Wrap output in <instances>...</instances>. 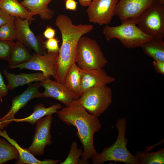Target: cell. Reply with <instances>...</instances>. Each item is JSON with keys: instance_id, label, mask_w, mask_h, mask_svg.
Masks as SVG:
<instances>
[{"instance_id": "6da1fadb", "label": "cell", "mask_w": 164, "mask_h": 164, "mask_svg": "<svg viewBox=\"0 0 164 164\" xmlns=\"http://www.w3.org/2000/svg\"><path fill=\"white\" fill-rule=\"evenodd\" d=\"M55 24L60 30L62 42L56 65L57 82L63 83L66 74L72 64L76 63L78 43L80 38L94 29L91 24H73L67 15L61 14L57 16Z\"/></svg>"}, {"instance_id": "7a4b0ae2", "label": "cell", "mask_w": 164, "mask_h": 164, "mask_svg": "<svg viewBox=\"0 0 164 164\" xmlns=\"http://www.w3.org/2000/svg\"><path fill=\"white\" fill-rule=\"evenodd\" d=\"M60 109L57 113L59 119L77 129L76 135L84 149L82 159L85 160L91 159L97 152L94 145V135L101 126L98 117L89 113L78 100Z\"/></svg>"}, {"instance_id": "3957f363", "label": "cell", "mask_w": 164, "mask_h": 164, "mask_svg": "<svg viewBox=\"0 0 164 164\" xmlns=\"http://www.w3.org/2000/svg\"><path fill=\"white\" fill-rule=\"evenodd\" d=\"M127 121L122 117L116 122L118 136L115 142L109 147L104 148L100 153L97 152L91 159L93 164H102L106 162H121L126 164H140L135 155L127 149L128 140L125 137Z\"/></svg>"}, {"instance_id": "277c9868", "label": "cell", "mask_w": 164, "mask_h": 164, "mask_svg": "<svg viewBox=\"0 0 164 164\" xmlns=\"http://www.w3.org/2000/svg\"><path fill=\"white\" fill-rule=\"evenodd\" d=\"M137 19H129L122 21L116 26L108 25L104 27L103 32L108 41L118 39L125 47L132 49L141 47L145 42L153 38L145 33L137 26Z\"/></svg>"}, {"instance_id": "5b68a950", "label": "cell", "mask_w": 164, "mask_h": 164, "mask_svg": "<svg viewBox=\"0 0 164 164\" xmlns=\"http://www.w3.org/2000/svg\"><path fill=\"white\" fill-rule=\"evenodd\" d=\"M97 41L86 36L79 41L76 63L81 69L103 68L108 63Z\"/></svg>"}, {"instance_id": "8992f818", "label": "cell", "mask_w": 164, "mask_h": 164, "mask_svg": "<svg viewBox=\"0 0 164 164\" xmlns=\"http://www.w3.org/2000/svg\"><path fill=\"white\" fill-rule=\"evenodd\" d=\"M112 94L107 85L91 88L83 93L78 100L90 114L99 117L111 104Z\"/></svg>"}, {"instance_id": "52a82bcc", "label": "cell", "mask_w": 164, "mask_h": 164, "mask_svg": "<svg viewBox=\"0 0 164 164\" xmlns=\"http://www.w3.org/2000/svg\"><path fill=\"white\" fill-rule=\"evenodd\" d=\"M138 27L154 38H164V4L156 0L138 18Z\"/></svg>"}, {"instance_id": "ba28073f", "label": "cell", "mask_w": 164, "mask_h": 164, "mask_svg": "<svg viewBox=\"0 0 164 164\" xmlns=\"http://www.w3.org/2000/svg\"><path fill=\"white\" fill-rule=\"evenodd\" d=\"M29 23L27 19L15 17L16 39L25 46L33 49L38 54H46L47 52L44 46V37L41 34L35 36L29 27Z\"/></svg>"}, {"instance_id": "9c48e42d", "label": "cell", "mask_w": 164, "mask_h": 164, "mask_svg": "<svg viewBox=\"0 0 164 164\" xmlns=\"http://www.w3.org/2000/svg\"><path fill=\"white\" fill-rule=\"evenodd\" d=\"M41 86L40 82L29 84L28 88L21 94L14 97L12 104L8 112L0 118V129H3L12 122L15 115L31 99L44 97L43 93L39 91Z\"/></svg>"}, {"instance_id": "30bf717a", "label": "cell", "mask_w": 164, "mask_h": 164, "mask_svg": "<svg viewBox=\"0 0 164 164\" xmlns=\"http://www.w3.org/2000/svg\"><path fill=\"white\" fill-rule=\"evenodd\" d=\"M53 120V116L50 114L43 117L37 121L32 142L27 149L34 155H43L46 146L52 144L50 130Z\"/></svg>"}, {"instance_id": "8fae6325", "label": "cell", "mask_w": 164, "mask_h": 164, "mask_svg": "<svg viewBox=\"0 0 164 164\" xmlns=\"http://www.w3.org/2000/svg\"><path fill=\"white\" fill-rule=\"evenodd\" d=\"M118 0H92L87 12L89 21L100 26L107 25L115 15V9Z\"/></svg>"}, {"instance_id": "7c38bea8", "label": "cell", "mask_w": 164, "mask_h": 164, "mask_svg": "<svg viewBox=\"0 0 164 164\" xmlns=\"http://www.w3.org/2000/svg\"><path fill=\"white\" fill-rule=\"evenodd\" d=\"M32 57L29 60L12 67L11 69L19 68L40 71L48 78L51 76L55 78L56 74V65L58 54L47 53L40 55L32 53Z\"/></svg>"}, {"instance_id": "4fadbf2b", "label": "cell", "mask_w": 164, "mask_h": 164, "mask_svg": "<svg viewBox=\"0 0 164 164\" xmlns=\"http://www.w3.org/2000/svg\"><path fill=\"white\" fill-rule=\"evenodd\" d=\"M40 85L45 89L44 97H50L68 106L78 100L80 96L70 90L64 84L48 78L40 81Z\"/></svg>"}, {"instance_id": "5bb4252c", "label": "cell", "mask_w": 164, "mask_h": 164, "mask_svg": "<svg viewBox=\"0 0 164 164\" xmlns=\"http://www.w3.org/2000/svg\"><path fill=\"white\" fill-rule=\"evenodd\" d=\"M156 0H120L117 4L115 15L121 22L126 19H137Z\"/></svg>"}, {"instance_id": "9a60e30c", "label": "cell", "mask_w": 164, "mask_h": 164, "mask_svg": "<svg viewBox=\"0 0 164 164\" xmlns=\"http://www.w3.org/2000/svg\"><path fill=\"white\" fill-rule=\"evenodd\" d=\"M80 72L82 93L91 88L107 85L114 82L116 80L114 77L108 75L103 68L89 70L80 69Z\"/></svg>"}, {"instance_id": "2e32d148", "label": "cell", "mask_w": 164, "mask_h": 164, "mask_svg": "<svg viewBox=\"0 0 164 164\" xmlns=\"http://www.w3.org/2000/svg\"><path fill=\"white\" fill-rule=\"evenodd\" d=\"M3 73L8 80V87L11 90H13L19 86L30 84L34 82L41 81L48 78L42 72L21 73L16 74L10 73L5 70Z\"/></svg>"}, {"instance_id": "e0dca14e", "label": "cell", "mask_w": 164, "mask_h": 164, "mask_svg": "<svg viewBox=\"0 0 164 164\" xmlns=\"http://www.w3.org/2000/svg\"><path fill=\"white\" fill-rule=\"evenodd\" d=\"M0 136L5 138L7 141L13 145L17 149L19 158L15 162L17 164H56L60 162L59 160L44 159L43 161L36 159L31 153L27 149H23L20 147L13 138H11L7 134L6 130L0 129Z\"/></svg>"}, {"instance_id": "ac0fdd59", "label": "cell", "mask_w": 164, "mask_h": 164, "mask_svg": "<svg viewBox=\"0 0 164 164\" xmlns=\"http://www.w3.org/2000/svg\"><path fill=\"white\" fill-rule=\"evenodd\" d=\"M53 0H23L21 3L33 16L38 15L43 20L52 19L54 14L53 10L48 7L49 4Z\"/></svg>"}, {"instance_id": "d6986e66", "label": "cell", "mask_w": 164, "mask_h": 164, "mask_svg": "<svg viewBox=\"0 0 164 164\" xmlns=\"http://www.w3.org/2000/svg\"><path fill=\"white\" fill-rule=\"evenodd\" d=\"M0 8L11 16L27 19L30 22L35 20L29 11L18 0H0Z\"/></svg>"}, {"instance_id": "ffe728a7", "label": "cell", "mask_w": 164, "mask_h": 164, "mask_svg": "<svg viewBox=\"0 0 164 164\" xmlns=\"http://www.w3.org/2000/svg\"><path fill=\"white\" fill-rule=\"evenodd\" d=\"M62 108V105L59 103L54 104L48 108H46L43 104H38L35 106L33 112L29 116L22 119L14 118L12 121L16 122H27L32 125H34L39 120L43 117L57 113L58 110Z\"/></svg>"}, {"instance_id": "44dd1931", "label": "cell", "mask_w": 164, "mask_h": 164, "mask_svg": "<svg viewBox=\"0 0 164 164\" xmlns=\"http://www.w3.org/2000/svg\"><path fill=\"white\" fill-rule=\"evenodd\" d=\"M32 55L30 54L26 46L18 40L15 42L8 61L7 67L9 69L30 60Z\"/></svg>"}, {"instance_id": "7402d4cb", "label": "cell", "mask_w": 164, "mask_h": 164, "mask_svg": "<svg viewBox=\"0 0 164 164\" xmlns=\"http://www.w3.org/2000/svg\"><path fill=\"white\" fill-rule=\"evenodd\" d=\"M163 39L154 38L144 43L141 47L144 53L154 60L164 62Z\"/></svg>"}, {"instance_id": "603a6c76", "label": "cell", "mask_w": 164, "mask_h": 164, "mask_svg": "<svg viewBox=\"0 0 164 164\" xmlns=\"http://www.w3.org/2000/svg\"><path fill=\"white\" fill-rule=\"evenodd\" d=\"M80 69L76 63H73L68 70L63 83L70 90L80 96L82 94Z\"/></svg>"}, {"instance_id": "cb8c5ba5", "label": "cell", "mask_w": 164, "mask_h": 164, "mask_svg": "<svg viewBox=\"0 0 164 164\" xmlns=\"http://www.w3.org/2000/svg\"><path fill=\"white\" fill-rule=\"evenodd\" d=\"M140 164L164 163V148L156 152L138 151L135 155Z\"/></svg>"}, {"instance_id": "d4e9b609", "label": "cell", "mask_w": 164, "mask_h": 164, "mask_svg": "<svg viewBox=\"0 0 164 164\" xmlns=\"http://www.w3.org/2000/svg\"><path fill=\"white\" fill-rule=\"evenodd\" d=\"M19 154L16 148L8 141L0 138V164L12 159H19Z\"/></svg>"}, {"instance_id": "484cf974", "label": "cell", "mask_w": 164, "mask_h": 164, "mask_svg": "<svg viewBox=\"0 0 164 164\" xmlns=\"http://www.w3.org/2000/svg\"><path fill=\"white\" fill-rule=\"evenodd\" d=\"M15 18L13 16L9 22L0 27V40L13 41L16 39Z\"/></svg>"}, {"instance_id": "4316f807", "label": "cell", "mask_w": 164, "mask_h": 164, "mask_svg": "<svg viewBox=\"0 0 164 164\" xmlns=\"http://www.w3.org/2000/svg\"><path fill=\"white\" fill-rule=\"evenodd\" d=\"M83 151L81 149L78 148V143L76 141L73 142L71 144L70 151L67 157L63 162H60V164H78L82 155Z\"/></svg>"}, {"instance_id": "83f0119b", "label": "cell", "mask_w": 164, "mask_h": 164, "mask_svg": "<svg viewBox=\"0 0 164 164\" xmlns=\"http://www.w3.org/2000/svg\"><path fill=\"white\" fill-rule=\"evenodd\" d=\"M14 43V41L0 40V59L9 61Z\"/></svg>"}, {"instance_id": "f1b7e54d", "label": "cell", "mask_w": 164, "mask_h": 164, "mask_svg": "<svg viewBox=\"0 0 164 164\" xmlns=\"http://www.w3.org/2000/svg\"><path fill=\"white\" fill-rule=\"evenodd\" d=\"M59 40L57 37L47 39L44 42V46L47 53L58 54L60 47Z\"/></svg>"}, {"instance_id": "f546056e", "label": "cell", "mask_w": 164, "mask_h": 164, "mask_svg": "<svg viewBox=\"0 0 164 164\" xmlns=\"http://www.w3.org/2000/svg\"><path fill=\"white\" fill-rule=\"evenodd\" d=\"M9 89L5 83L0 70V101L2 102V97L6 96L9 93Z\"/></svg>"}, {"instance_id": "4dcf8cb0", "label": "cell", "mask_w": 164, "mask_h": 164, "mask_svg": "<svg viewBox=\"0 0 164 164\" xmlns=\"http://www.w3.org/2000/svg\"><path fill=\"white\" fill-rule=\"evenodd\" d=\"M152 63L157 73L162 75L164 74V62L154 60Z\"/></svg>"}, {"instance_id": "1f68e13d", "label": "cell", "mask_w": 164, "mask_h": 164, "mask_svg": "<svg viewBox=\"0 0 164 164\" xmlns=\"http://www.w3.org/2000/svg\"><path fill=\"white\" fill-rule=\"evenodd\" d=\"M12 17L0 8V27L9 22Z\"/></svg>"}, {"instance_id": "d6a6232c", "label": "cell", "mask_w": 164, "mask_h": 164, "mask_svg": "<svg viewBox=\"0 0 164 164\" xmlns=\"http://www.w3.org/2000/svg\"><path fill=\"white\" fill-rule=\"evenodd\" d=\"M56 34V30L51 26H47L44 31L43 35L47 39L53 38Z\"/></svg>"}, {"instance_id": "836d02e7", "label": "cell", "mask_w": 164, "mask_h": 164, "mask_svg": "<svg viewBox=\"0 0 164 164\" xmlns=\"http://www.w3.org/2000/svg\"><path fill=\"white\" fill-rule=\"evenodd\" d=\"M77 3L75 0L66 1L65 6L66 9L76 11Z\"/></svg>"}, {"instance_id": "e575fe53", "label": "cell", "mask_w": 164, "mask_h": 164, "mask_svg": "<svg viewBox=\"0 0 164 164\" xmlns=\"http://www.w3.org/2000/svg\"><path fill=\"white\" fill-rule=\"evenodd\" d=\"M80 4L83 7H88L92 0H78Z\"/></svg>"}, {"instance_id": "d590c367", "label": "cell", "mask_w": 164, "mask_h": 164, "mask_svg": "<svg viewBox=\"0 0 164 164\" xmlns=\"http://www.w3.org/2000/svg\"><path fill=\"white\" fill-rule=\"evenodd\" d=\"M158 3L162 4H164V0H156Z\"/></svg>"}, {"instance_id": "8d00e7d4", "label": "cell", "mask_w": 164, "mask_h": 164, "mask_svg": "<svg viewBox=\"0 0 164 164\" xmlns=\"http://www.w3.org/2000/svg\"><path fill=\"white\" fill-rule=\"evenodd\" d=\"M65 0V1H67V0Z\"/></svg>"}, {"instance_id": "74e56055", "label": "cell", "mask_w": 164, "mask_h": 164, "mask_svg": "<svg viewBox=\"0 0 164 164\" xmlns=\"http://www.w3.org/2000/svg\"></svg>"}]
</instances>
